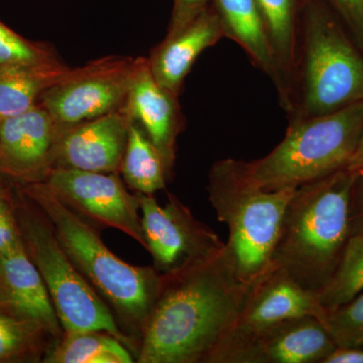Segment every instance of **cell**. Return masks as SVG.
Returning a JSON list of instances; mask_svg holds the SVG:
<instances>
[{"label":"cell","mask_w":363,"mask_h":363,"mask_svg":"<svg viewBox=\"0 0 363 363\" xmlns=\"http://www.w3.org/2000/svg\"><path fill=\"white\" fill-rule=\"evenodd\" d=\"M143 328L138 363H208L230 330L255 283L238 278L225 247L206 262L162 274Z\"/></svg>","instance_id":"6da1fadb"},{"label":"cell","mask_w":363,"mask_h":363,"mask_svg":"<svg viewBox=\"0 0 363 363\" xmlns=\"http://www.w3.org/2000/svg\"><path fill=\"white\" fill-rule=\"evenodd\" d=\"M18 186L51 222L69 259L111 308L138 353L143 328L161 292L162 274L154 267L131 266L119 259L104 245L96 227L67 206L43 182Z\"/></svg>","instance_id":"7a4b0ae2"},{"label":"cell","mask_w":363,"mask_h":363,"mask_svg":"<svg viewBox=\"0 0 363 363\" xmlns=\"http://www.w3.org/2000/svg\"><path fill=\"white\" fill-rule=\"evenodd\" d=\"M357 176L345 168L304 184L286 206L272 267L315 295L328 285L352 236L351 196Z\"/></svg>","instance_id":"3957f363"},{"label":"cell","mask_w":363,"mask_h":363,"mask_svg":"<svg viewBox=\"0 0 363 363\" xmlns=\"http://www.w3.org/2000/svg\"><path fill=\"white\" fill-rule=\"evenodd\" d=\"M363 101V52L324 0H303L289 121Z\"/></svg>","instance_id":"277c9868"},{"label":"cell","mask_w":363,"mask_h":363,"mask_svg":"<svg viewBox=\"0 0 363 363\" xmlns=\"http://www.w3.org/2000/svg\"><path fill=\"white\" fill-rule=\"evenodd\" d=\"M296 188L269 191L253 180L247 162L224 159L208 174V198L229 230L225 252L238 278L255 283L272 269L289 201Z\"/></svg>","instance_id":"5b68a950"},{"label":"cell","mask_w":363,"mask_h":363,"mask_svg":"<svg viewBox=\"0 0 363 363\" xmlns=\"http://www.w3.org/2000/svg\"><path fill=\"white\" fill-rule=\"evenodd\" d=\"M363 133V101L324 116L290 121L285 138L267 156L248 162L266 190L298 188L345 169Z\"/></svg>","instance_id":"8992f818"},{"label":"cell","mask_w":363,"mask_h":363,"mask_svg":"<svg viewBox=\"0 0 363 363\" xmlns=\"http://www.w3.org/2000/svg\"><path fill=\"white\" fill-rule=\"evenodd\" d=\"M14 210L28 257L44 279L64 333L104 331L136 354L130 340L111 308L88 283L57 240L51 222L18 188L14 187Z\"/></svg>","instance_id":"52a82bcc"},{"label":"cell","mask_w":363,"mask_h":363,"mask_svg":"<svg viewBox=\"0 0 363 363\" xmlns=\"http://www.w3.org/2000/svg\"><path fill=\"white\" fill-rule=\"evenodd\" d=\"M142 61L106 56L70 68L42 93L39 104L66 128L118 111L125 104Z\"/></svg>","instance_id":"ba28073f"},{"label":"cell","mask_w":363,"mask_h":363,"mask_svg":"<svg viewBox=\"0 0 363 363\" xmlns=\"http://www.w3.org/2000/svg\"><path fill=\"white\" fill-rule=\"evenodd\" d=\"M147 250L155 269L177 274L220 253L225 243L211 228L198 220L175 195L161 206L154 195L136 193Z\"/></svg>","instance_id":"9c48e42d"},{"label":"cell","mask_w":363,"mask_h":363,"mask_svg":"<svg viewBox=\"0 0 363 363\" xmlns=\"http://www.w3.org/2000/svg\"><path fill=\"white\" fill-rule=\"evenodd\" d=\"M40 181L95 227L118 229L147 247L138 195L126 190L118 174L54 168Z\"/></svg>","instance_id":"30bf717a"},{"label":"cell","mask_w":363,"mask_h":363,"mask_svg":"<svg viewBox=\"0 0 363 363\" xmlns=\"http://www.w3.org/2000/svg\"><path fill=\"white\" fill-rule=\"evenodd\" d=\"M324 312L317 295L274 267L255 281L230 330L208 363L230 362L238 351L279 322L308 315L321 319Z\"/></svg>","instance_id":"8fae6325"},{"label":"cell","mask_w":363,"mask_h":363,"mask_svg":"<svg viewBox=\"0 0 363 363\" xmlns=\"http://www.w3.org/2000/svg\"><path fill=\"white\" fill-rule=\"evenodd\" d=\"M43 105L0 121V157L16 184L42 180L54 168L67 130Z\"/></svg>","instance_id":"7c38bea8"},{"label":"cell","mask_w":363,"mask_h":363,"mask_svg":"<svg viewBox=\"0 0 363 363\" xmlns=\"http://www.w3.org/2000/svg\"><path fill=\"white\" fill-rule=\"evenodd\" d=\"M130 124L121 108L70 126L60 143L54 168L119 174Z\"/></svg>","instance_id":"4fadbf2b"},{"label":"cell","mask_w":363,"mask_h":363,"mask_svg":"<svg viewBox=\"0 0 363 363\" xmlns=\"http://www.w3.org/2000/svg\"><path fill=\"white\" fill-rule=\"evenodd\" d=\"M336 348L323 322L308 315L274 325L229 363H323Z\"/></svg>","instance_id":"5bb4252c"},{"label":"cell","mask_w":363,"mask_h":363,"mask_svg":"<svg viewBox=\"0 0 363 363\" xmlns=\"http://www.w3.org/2000/svg\"><path fill=\"white\" fill-rule=\"evenodd\" d=\"M179 95L157 82L147 58H143L133 87L121 109L142 126L166 164L169 179L176 162L177 140L184 126Z\"/></svg>","instance_id":"9a60e30c"},{"label":"cell","mask_w":363,"mask_h":363,"mask_svg":"<svg viewBox=\"0 0 363 363\" xmlns=\"http://www.w3.org/2000/svg\"><path fill=\"white\" fill-rule=\"evenodd\" d=\"M222 38L218 16L208 7L184 30L167 35L154 48L147 58L150 70L160 85L179 95L198 57Z\"/></svg>","instance_id":"2e32d148"},{"label":"cell","mask_w":363,"mask_h":363,"mask_svg":"<svg viewBox=\"0 0 363 363\" xmlns=\"http://www.w3.org/2000/svg\"><path fill=\"white\" fill-rule=\"evenodd\" d=\"M224 38L245 50L257 68L274 83L285 111L290 99V80L281 70L267 38L266 28L255 0H212Z\"/></svg>","instance_id":"e0dca14e"},{"label":"cell","mask_w":363,"mask_h":363,"mask_svg":"<svg viewBox=\"0 0 363 363\" xmlns=\"http://www.w3.org/2000/svg\"><path fill=\"white\" fill-rule=\"evenodd\" d=\"M0 277L13 298V307L40 322L55 340L64 331L44 279L26 252L23 240L0 257Z\"/></svg>","instance_id":"ac0fdd59"},{"label":"cell","mask_w":363,"mask_h":363,"mask_svg":"<svg viewBox=\"0 0 363 363\" xmlns=\"http://www.w3.org/2000/svg\"><path fill=\"white\" fill-rule=\"evenodd\" d=\"M70 70L62 62L49 65L0 67V121L39 104L42 93Z\"/></svg>","instance_id":"d6986e66"},{"label":"cell","mask_w":363,"mask_h":363,"mask_svg":"<svg viewBox=\"0 0 363 363\" xmlns=\"http://www.w3.org/2000/svg\"><path fill=\"white\" fill-rule=\"evenodd\" d=\"M54 337L13 306L0 307V363L42 362Z\"/></svg>","instance_id":"ffe728a7"},{"label":"cell","mask_w":363,"mask_h":363,"mask_svg":"<svg viewBox=\"0 0 363 363\" xmlns=\"http://www.w3.org/2000/svg\"><path fill=\"white\" fill-rule=\"evenodd\" d=\"M133 352L104 331L64 333L45 350V363H131Z\"/></svg>","instance_id":"44dd1931"},{"label":"cell","mask_w":363,"mask_h":363,"mask_svg":"<svg viewBox=\"0 0 363 363\" xmlns=\"http://www.w3.org/2000/svg\"><path fill=\"white\" fill-rule=\"evenodd\" d=\"M119 174L136 193L154 195L169 180L164 160L140 124L131 121Z\"/></svg>","instance_id":"7402d4cb"},{"label":"cell","mask_w":363,"mask_h":363,"mask_svg":"<svg viewBox=\"0 0 363 363\" xmlns=\"http://www.w3.org/2000/svg\"><path fill=\"white\" fill-rule=\"evenodd\" d=\"M255 2L277 62L290 80L291 90L303 0H255Z\"/></svg>","instance_id":"603a6c76"},{"label":"cell","mask_w":363,"mask_h":363,"mask_svg":"<svg viewBox=\"0 0 363 363\" xmlns=\"http://www.w3.org/2000/svg\"><path fill=\"white\" fill-rule=\"evenodd\" d=\"M363 291V231L351 236L328 285L318 294L324 310L346 304Z\"/></svg>","instance_id":"cb8c5ba5"},{"label":"cell","mask_w":363,"mask_h":363,"mask_svg":"<svg viewBox=\"0 0 363 363\" xmlns=\"http://www.w3.org/2000/svg\"><path fill=\"white\" fill-rule=\"evenodd\" d=\"M60 62L51 45L26 39L0 21V67L49 65Z\"/></svg>","instance_id":"d4e9b609"},{"label":"cell","mask_w":363,"mask_h":363,"mask_svg":"<svg viewBox=\"0 0 363 363\" xmlns=\"http://www.w3.org/2000/svg\"><path fill=\"white\" fill-rule=\"evenodd\" d=\"M321 321L338 347L363 348V291L346 304L325 310Z\"/></svg>","instance_id":"484cf974"},{"label":"cell","mask_w":363,"mask_h":363,"mask_svg":"<svg viewBox=\"0 0 363 363\" xmlns=\"http://www.w3.org/2000/svg\"><path fill=\"white\" fill-rule=\"evenodd\" d=\"M363 52V0H324Z\"/></svg>","instance_id":"4316f807"},{"label":"cell","mask_w":363,"mask_h":363,"mask_svg":"<svg viewBox=\"0 0 363 363\" xmlns=\"http://www.w3.org/2000/svg\"><path fill=\"white\" fill-rule=\"evenodd\" d=\"M208 2L209 0H174L173 13L167 35H175L190 25L209 7Z\"/></svg>","instance_id":"83f0119b"},{"label":"cell","mask_w":363,"mask_h":363,"mask_svg":"<svg viewBox=\"0 0 363 363\" xmlns=\"http://www.w3.org/2000/svg\"><path fill=\"white\" fill-rule=\"evenodd\" d=\"M351 228L353 234L363 231V169L357 172L351 196Z\"/></svg>","instance_id":"f1b7e54d"},{"label":"cell","mask_w":363,"mask_h":363,"mask_svg":"<svg viewBox=\"0 0 363 363\" xmlns=\"http://www.w3.org/2000/svg\"><path fill=\"white\" fill-rule=\"evenodd\" d=\"M20 242L21 235L16 216L0 222V257L11 252Z\"/></svg>","instance_id":"f546056e"},{"label":"cell","mask_w":363,"mask_h":363,"mask_svg":"<svg viewBox=\"0 0 363 363\" xmlns=\"http://www.w3.org/2000/svg\"><path fill=\"white\" fill-rule=\"evenodd\" d=\"M323 363H363V348L337 346Z\"/></svg>","instance_id":"4dcf8cb0"},{"label":"cell","mask_w":363,"mask_h":363,"mask_svg":"<svg viewBox=\"0 0 363 363\" xmlns=\"http://www.w3.org/2000/svg\"><path fill=\"white\" fill-rule=\"evenodd\" d=\"M346 169L353 172H360L363 169V133L358 143L357 150L351 157L350 164Z\"/></svg>","instance_id":"1f68e13d"},{"label":"cell","mask_w":363,"mask_h":363,"mask_svg":"<svg viewBox=\"0 0 363 363\" xmlns=\"http://www.w3.org/2000/svg\"><path fill=\"white\" fill-rule=\"evenodd\" d=\"M9 305L13 306V298L7 290L4 279L0 277V307Z\"/></svg>","instance_id":"d6a6232c"},{"label":"cell","mask_w":363,"mask_h":363,"mask_svg":"<svg viewBox=\"0 0 363 363\" xmlns=\"http://www.w3.org/2000/svg\"><path fill=\"white\" fill-rule=\"evenodd\" d=\"M14 184H16V182L0 173V197L9 194L13 190Z\"/></svg>","instance_id":"836d02e7"},{"label":"cell","mask_w":363,"mask_h":363,"mask_svg":"<svg viewBox=\"0 0 363 363\" xmlns=\"http://www.w3.org/2000/svg\"><path fill=\"white\" fill-rule=\"evenodd\" d=\"M0 173L4 174V175H6V177H9L7 176L6 169V167H4V162H2L1 157H0Z\"/></svg>","instance_id":"e575fe53"}]
</instances>
